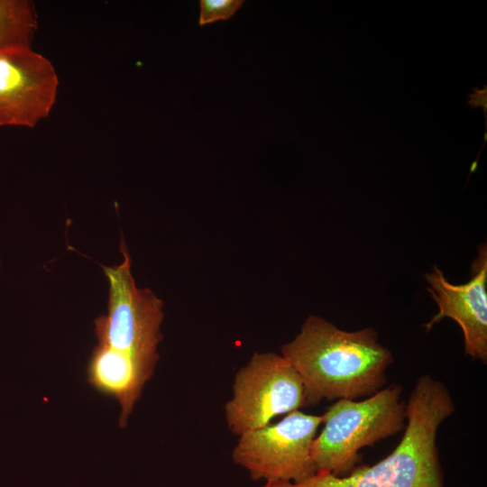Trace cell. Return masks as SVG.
<instances>
[{
    "instance_id": "6da1fadb",
    "label": "cell",
    "mask_w": 487,
    "mask_h": 487,
    "mask_svg": "<svg viewBox=\"0 0 487 487\" xmlns=\"http://www.w3.org/2000/svg\"><path fill=\"white\" fill-rule=\"evenodd\" d=\"M280 350L302 381L307 406L373 395L385 384L393 362L374 329L345 331L314 315Z\"/></svg>"
},
{
    "instance_id": "7a4b0ae2",
    "label": "cell",
    "mask_w": 487,
    "mask_h": 487,
    "mask_svg": "<svg viewBox=\"0 0 487 487\" xmlns=\"http://www.w3.org/2000/svg\"><path fill=\"white\" fill-rule=\"evenodd\" d=\"M454 412L446 386L423 374L406 402L402 438L385 458L343 476L316 473L300 482H269L260 487H444L436 435Z\"/></svg>"
},
{
    "instance_id": "3957f363",
    "label": "cell",
    "mask_w": 487,
    "mask_h": 487,
    "mask_svg": "<svg viewBox=\"0 0 487 487\" xmlns=\"http://www.w3.org/2000/svg\"><path fill=\"white\" fill-rule=\"evenodd\" d=\"M322 416L311 448L316 471L343 476L355 468L362 448L405 428L406 402L393 384L363 400H337Z\"/></svg>"
},
{
    "instance_id": "277c9868",
    "label": "cell",
    "mask_w": 487,
    "mask_h": 487,
    "mask_svg": "<svg viewBox=\"0 0 487 487\" xmlns=\"http://www.w3.org/2000/svg\"><path fill=\"white\" fill-rule=\"evenodd\" d=\"M120 250L124 262L103 267L109 282V299L107 315L94 321L97 343L156 365L157 347L162 340L163 302L151 289L135 286L123 238Z\"/></svg>"
},
{
    "instance_id": "5b68a950",
    "label": "cell",
    "mask_w": 487,
    "mask_h": 487,
    "mask_svg": "<svg viewBox=\"0 0 487 487\" xmlns=\"http://www.w3.org/2000/svg\"><path fill=\"white\" fill-rule=\"evenodd\" d=\"M232 389L225 415L228 429L237 436L307 407L298 372L285 357L271 352L254 353L235 372Z\"/></svg>"
},
{
    "instance_id": "8992f818",
    "label": "cell",
    "mask_w": 487,
    "mask_h": 487,
    "mask_svg": "<svg viewBox=\"0 0 487 487\" xmlns=\"http://www.w3.org/2000/svg\"><path fill=\"white\" fill-rule=\"evenodd\" d=\"M322 422V415L293 410L277 423L240 436L232 459L254 481H303L317 473L311 448Z\"/></svg>"
},
{
    "instance_id": "52a82bcc",
    "label": "cell",
    "mask_w": 487,
    "mask_h": 487,
    "mask_svg": "<svg viewBox=\"0 0 487 487\" xmlns=\"http://www.w3.org/2000/svg\"><path fill=\"white\" fill-rule=\"evenodd\" d=\"M52 63L32 47L0 50V126L35 127L58 94Z\"/></svg>"
},
{
    "instance_id": "ba28073f",
    "label": "cell",
    "mask_w": 487,
    "mask_h": 487,
    "mask_svg": "<svg viewBox=\"0 0 487 487\" xmlns=\"http://www.w3.org/2000/svg\"><path fill=\"white\" fill-rule=\"evenodd\" d=\"M472 278L464 284L448 281L434 267L426 275L427 290L438 312L425 325L428 331L444 317L455 320L462 329L464 352L473 360L487 362V249L482 244L472 263Z\"/></svg>"
},
{
    "instance_id": "9c48e42d",
    "label": "cell",
    "mask_w": 487,
    "mask_h": 487,
    "mask_svg": "<svg viewBox=\"0 0 487 487\" xmlns=\"http://www.w3.org/2000/svg\"><path fill=\"white\" fill-rule=\"evenodd\" d=\"M155 364L97 343L87 364V379L100 394L115 399L121 407L119 427L127 425L129 415L142 395L144 384L154 373Z\"/></svg>"
},
{
    "instance_id": "30bf717a",
    "label": "cell",
    "mask_w": 487,
    "mask_h": 487,
    "mask_svg": "<svg viewBox=\"0 0 487 487\" xmlns=\"http://www.w3.org/2000/svg\"><path fill=\"white\" fill-rule=\"evenodd\" d=\"M37 29L32 1L0 0V50L32 47Z\"/></svg>"
},
{
    "instance_id": "8fae6325",
    "label": "cell",
    "mask_w": 487,
    "mask_h": 487,
    "mask_svg": "<svg viewBox=\"0 0 487 487\" xmlns=\"http://www.w3.org/2000/svg\"><path fill=\"white\" fill-rule=\"evenodd\" d=\"M243 0H200V26L231 18L243 5Z\"/></svg>"
},
{
    "instance_id": "7c38bea8",
    "label": "cell",
    "mask_w": 487,
    "mask_h": 487,
    "mask_svg": "<svg viewBox=\"0 0 487 487\" xmlns=\"http://www.w3.org/2000/svg\"><path fill=\"white\" fill-rule=\"evenodd\" d=\"M472 90L473 92L467 95V97H466L467 105L471 108L482 107L483 110L484 122H485L483 143H482L481 151L478 153L479 155L477 156L476 160L473 161L471 168V171H473L477 166V161L482 152V150L483 149L487 141V85L484 84L482 88L481 89L478 87H473Z\"/></svg>"
}]
</instances>
